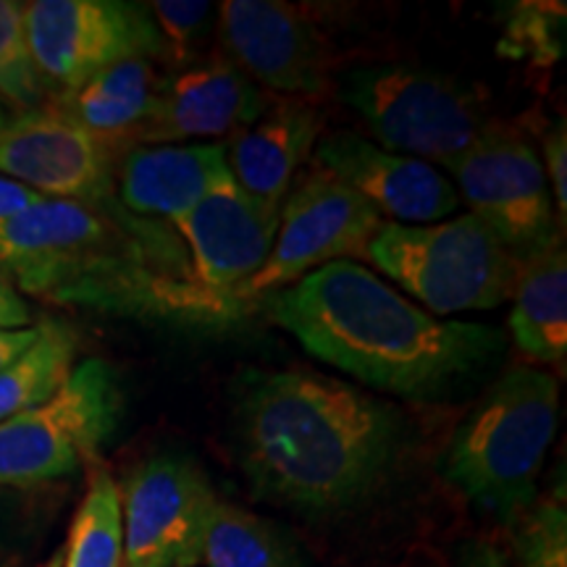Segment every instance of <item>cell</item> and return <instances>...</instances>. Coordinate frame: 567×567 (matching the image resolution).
Wrapping results in <instances>:
<instances>
[{
  "label": "cell",
  "instance_id": "1",
  "mask_svg": "<svg viewBox=\"0 0 567 567\" xmlns=\"http://www.w3.org/2000/svg\"><path fill=\"white\" fill-rule=\"evenodd\" d=\"M0 274L19 292L172 326H226L247 305L197 284L172 224L105 203L40 200L0 221Z\"/></svg>",
  "mask_w": 567,
  "mask_h": 567
},
{
  "label": "cell",
  "instance_id": "2",
  "mask_svg": "<svg viewBox=\"0 0 567 567\" xmlns=\"http://www.w3.org/2000/svg\"><path fill=\"white\" fill-rule=\"evenodd\" d=\"M260 305L316 360L413 402L450 400L505 352L499 329L425 313L354 260L318 268Z\"/></svg>",
  "mask_w": 567,
  "mask_h": 567
},
{
  "label": "cell",
  "instance_id": "3",
  "mask_svg": "<svg viewBox=\"0 0 567 567\" xmlns=\"http://www.w3.org/2000/svg\"><path fill=\"white\" fill-rule=\"evenodd\" d=\"M239 463L255 494L339 513L384 484L402 442L386 402L329 375L250 373L237 400Z\"/></svg>",
  "mask_w": 567,
  "mask_h": 567
},
{
  "label": "cell",
  "instance_id": "4",
  "mask_svg": "<svg viewBox=\"0 0 567 567\" xmlns=\"http://www.w3.org/2000/svg\"><path fill=\"white\" fill-rule=\"evenodd\" d=\"M559 425V384L538 368H513L457 425L444 450V478L505 526L536 502Z\"/></svg>",
  "mask_w": 567,
  "mask_h": 567
},
{
  "label": "cell",
  "instance_id": "5",
  "mask_svg": "<svg viewBox=\"0 0 567 567\" xmlns=\"http://www.w3.org/2000/svg\"><path fill=\"white\" fill-rule=\"evenodd\" d=\"M365 258L431 316L499 308L520 271V260L471 213L436 224L384 221Z\"/></svg>",
  "mask_w": 567,
  "mask_h": 567
},
{
  "label": "cell",
  "instance_id": "6",
  "mask_svg": "<svg viewBox=\"0 0 567 567\" xmlns=\"http://www.w3.org/2000/svg\"><path fill=\"white\" fill-rule=\"evenodd\" d=\"M339 97L363 116L379 147L444 166L488 126L484 95L476 87L405 63L344 71Z\"/></svg>",
  "mask_w": 567,
  "mask_h": 567
},
{
  "label": "cell",
  "instance_id": "7",
  "mask_svg": "<svg viewBox=\"0 0 567 567\" xmlns=\"http://www.w3.org/2000/svg\"><path fill=\"white\" fill-rule=\"evenodd\" d=\"M122 410L113 368L82 360L51 400L0 423V486L30 488L76 473L116 434Z\"/></svg>",
  "mask_w": 567,
  "mask_h": 567
},
{
  "label": "cell",
  "instance_id": "8",
  "mask_svg": "<svg viewBox=\"0 0 567 567\" xmlns=\"http://www.w3.org/2000/svg\"><path fill=\"white\" fill-rule=\"evenodd\" d=\"M446 168L471 216L488 226L517 260L563 243L544 163L513 126L488 122L478 140Z\"/></svg>",
  "mask_w": 567,
  "mask_h": 567
},
{
  "label": "cell",
  "instance_id": "9",
  "mask_svg": "<svg viewBox=\"0 0 567 567\" xmlns=\"http://www.w3.org/2000/svg\"><path fill=\"white\" fill-rule=\"evenodd\" d=\"M384 224L381 213L323 168L310 166L281 203L274 250L260 271L237 292L252 305L292 287L302 276L337 260L365 258V247Z\"/></svg>",
  "mask_w": 567,
  "mask_h": 567
},
{
  "label": "cell",
  "instance_id": "10",
  "mask_svg": "<svg viewBox=\"0 0 567 567\" xmlns=\"http://www.w3.org/2000/svg\"><path fill=\"white\" fill-rule=\"evenodd\" d=\"M24 30L40 80L61 92L113 63L166 55L147 6L122 0H34L24 3Z\"/></svg>",
  "mask_w": 567,
  "mask_h": 567
},
{
  "label": "cell",
  "instance_id": "11",
  "mask_svg": "<svg viewBox=\"0 0 567 567\" xmlns=\"http://www.w3.org/2000/svg\"><path fill=\"white\" fill-rule=\"evenodd\" d=\"M118 158L122 153L53 103L21 111L0 130V176L45 200H113Z\"/></svg>",
  "mask_w": 567,
  "mask_h": 567
},
{
  "label": "cell",
  "instance_id": "12",
  "mask_svg": "<svg viewBox=\"0 0 567 567\" xmlns=\"http://www.w3.org/2000/svg\"><path fill=\"white\" fill-rule=\"evenodd\" d=\"M122 494L124 563L161 559L166 567H197L210 509L208 476L182 455H153L126 476Z\"/></svg>",
  "mask_w": 567,
  "mask_h": 567
},
{
  "label": "cell",
  "instance_id": "13",
  "mask_svg": "<svg viewBox=\"0 0 567 567\" xmlns=\"http://www.w3.org/2000/svg\"><path fill=\"white\" fill-rule=\"evenodd\" d=\"M279 221L281 205L258 200L229 176L172 226L205 292L239 302L237 292L274 250Z\"/></svg>",
  "mask_w": 567,
  "mask_h": 567
},
{
  "label": "cell",
  "instance_id": "14",
  "mask_svg": "<svg viewBox=\"0 0 567 567\" xmlns=\"http://www.w3.org/2000/svg\"><path fill=\"white\" fill-rule=\"evenodd\" d=\"M310 161L371 203L381 218H392V224H436L460 208L455 184L439 168L389 153L358 132L323 134Z\"/></svg>",
  "mask_w": 567,
  "mask_h": 567
},
{
  "label": "cell",
  "instance_id": "15",
  "mask_svg": "<svg viewBox=\"0 0 567 567\" xmlns=\"http://www.w3.org/2000/svg\"><path fill=\"white\" fill-rule=\"evenodd\" d=\"M218 34L231 63L276 92L313 95L326 87L323 40L302 13L274 0H226Z\"/></svg>",
  "mask_w": 567,
  "mask_h": 567
},
{
  "label": "cell",
  "instance_id": "16",
  "mask_svg": "<svg viewBox=\"0 0 567 567\" xmlns=\"http://www.w3.org/2000/svg\"><path fill=\"white\" fill-rule=\"evenodd\" d=\"M268 111L264 90L229 59H208L166 76L140 145L234 137Z\"/></svg>",
  "mask_w": 567,
  "mask_h": 567
},
{
  "label": "cell",
  "instance_id": "17",
  "mask_svg": "<svg viewBox=\"0 0 567 567\" xmlns=\"http://www.w3.org/2000/svg\"><path fill=\"white\" fill-rule=\"evenodd\" d=\"M229 176L221 142L134 145L116 163V200L134 216L172 224Z\"/></svg>",
  "mask_w": 567,
  "mask_h": 567
},
{
  "label": "cell",
  "instance_id": "18",
  "mask_svg": "<svg viewBox=\"0 0 567 567\" xmlns=\"http://www.w3.org/2000/svg\"><path fill=\"white\" fill-rule=\"evenodd\" d=\"M326 118L313 105L284 101L252 126L237 132L226 147L234 182L258 200L281 205L305 161L313 158Z\"/></svg>",
  "mask_w": 567,
  "mask_h": 567
},
{
  "label": "cell",
  "instance_id": "19",
  "mask_svg": "<svg viewBox=\"0 0 567 567\" xmlns=\"http://www.w3.org/2000/svg\"><path fill=\"white\" fill-rule=\"evenodd\" d=\"M163 80L166 76L158 74L151 59H130L113 63L82 87L61 92L53 105L124 155L140 145L142 132L151 124Z\"/></svg>",
  "mask_w": 567,
  "mask_h": 567
},
{
  "label": "cell",
  "instance_id": "20",
  "mask_svg": "<svg viewBox=\"0 0 567 567\" xmlns=\"http://www.w3.org/2000/svg\"><path fill=\"white\" fill-rule=\"evenodd\" d=\"M509 331L517 352L544 365L567 354V255L565 243L520 260Z\"/></svg>",
  "mask_w": 567,
  "mask_h": 567
},
{
  "label": "cell",
  "instance_id": "21",
  "mask_svg": "<svg viewBox=\"0 0 567 567\" xmlns=\"http://www.w3.org/2000/svg\"><path fill=\"white\" fill-rule=\"evenodd\" d=\"M205 567H308L295 538L271 520L216 499L203 536Z\"/></svg>",
  "mask_w": 567,
  "mask_h": 567
},
{
  "label": "cell",
  "instance_id": "22",
  "mask_svg": "<svg viewBox=\"0 0 567 567\" xmlns=\"http://www.w3.org/2000/svg\"><path fill=\"white\" fill-rule=\"evenodd\" d=\"M76 337L66 323L40 321V337L0 371V423L42 405L74 371Z\"/></svg>",
  "mask_w": 567,
  "mask_h": 567
},
{
  "label": "cell",
  "instance_id": "23",
  "mask_svg": "<svg viewBox=\"0 0 567 567\" xmlns=\"http://www.w3.org/2000/svg\"><path fill=\"white\" fill-rule=\"evenodd\" d=\"M63 567H122L124 517L118 484L105 471L90 478L69 530Z\"/></svg>",
  "mask_w": 567,
  "mask_h": 567
},
{
  "label": "cell",
  "instance_id": "24",
  "mask_svg": "<svg viewBox=\"0 0 567 567\" xmlns=\"http://www.w3.org/2000/svg\"><path fill=\"white\" fill-rule=\"evenodd\" d=\"M499 51L517 61L551 66L565 51L563 3H513L505 19Z\"/></svg>",
  "mask_w": 567,
  "mask_h": 567
},
{
  "label": "cell",
  "instance_id": "25",
  "mask_svg": "<svg viewBox=\"0 0 567 567\" xmlns=\"http://www.w3.org/2000/svg\"><path fill=\"white\" fill-rule=\"evenodd\" d=\"M42 80L24 30V3L0 0V97L21 111L40 105Z\"/></svg>",
  "mask_w": 567,
  "mask_h": 567
},
{
  "label": "cell",
  "instance_id": "26",
  "mask_svg": "<svg viewBox=\"0 0 567 567\" xmlns=\"http://www.w3.org/2000/svg\"><path fill=\"white\" fill-rule=\"evenodd\" d=\"M517 567H567V513L563 496L534 502L515 523Z\"/></svg>",
  "mask_w": 567,
  "mask_h": 567
},
{
  "label": "cell",
  "instance_id": "27",
  "mask_svg": "<svg viewBox=\"0 0 567 567\" xmlns=\"http://www.w3.org/2000/svg\"><path fill=\"white\" fill-rule=\"evenodd\" d=\"M210 3H197V0H158L147 6L155 30L163 40V51L182 59V53H189L200 45V40L208 32Z\"/></svg>",
  "mask_w": 567,
  "mask_h": 567
},
{
  "label": "cell",
  "instance_id": "28",
  "mask_svg": "<svg viewBox=\"0 0 567 567\" xmlns=\"http://www.w3.org/2000/svg\"><path fill=\"white\" fill-rule=\"evenodd\" d=\"M544 174L549 179V193L551 203H555L557 224L559 229H565L567 221V132L565 122H559L555 130H551L547 137H544Z\"/></svg>",
  "mask_w": 567,
  "mask_h": 567
},
{
  "label": "cell",
  "instance_id": "29",
  "mask_svg": "<svg viewBox=\"0 0 567 567\" xmlns=\"http://www.w3.org/2000/svg\"><path fill=\"white\" fill-rule=\"evenodd\" d=\"M32 326V310L13 284L0 274V329Z\"/></svg>",
  "mask_w": 567,
  "mask_h": 567
},
{
  "label": "cell",
  "instance_id": "30",
  "mask_svg": "<svg viewBox=\"0 0 567 567\" xmlns=\"http://www.w3.org/2000/svg\"><path fill=\"white\" fill-rule=\"evenodd\" d=\"M38 337L40 323L24 326V329H0V371L30 350V347L38 342Z\"/></svg>",
  "mask_w": 567,
  "mask_h": 567
},
{
  "label": "cell",
  "instance_id": "31",
  "mask_svg": "<svg viewBox=\"0 0 567 567\" xmlns=\"http://www.w3.org/2000/svg\"><path fill=\"white\" fill-rule=\"evenodd\" d=\"M40 200H45V197L34 195L32 189L21 187V184L0 176V221L19 216L21 210L32 208V205H38Z\"/></svg>",
  "mask_w": 567,
  "mask_h": 567
},
{
  "label": "cell",
  "instance_id": "32",
  "mask_svg": "<svg viewBox=\"0 0 567 567\" xmlns=\"http://www.w3.org/2000/svg\"><path fill=\"white\" fill-rule=\"evenodd\" d=\"M460 567H507V563L492 544L473 542L460 555Z\"/></svg>",
  "mask_w": 567,
  "mask_h": 567
},
{
  "label": "cell",
  "instance_id": "33",
  "mask_svg": "<svg viewBox=\"0 0 567 567\" xmlns=\"http://www.w3.org/2000/svg\"><path fill=\"white\" fill-rule=\"evenodd\" d=\"M122 567H166V563H161V559H145V563H124Z\"/></svg>",
  "mask_w": 567,
  "mask_h": 567
},
{
  "label": "cell",
  "instance_id": "34",
  "mask_svg": "<svg viewBox=\"0 0 567 567\" xmlns=\"http://www.w3.org/2000/svg\"><path fill=\"white\" fill-rule=\"evenodd\" d=\"M45 567H63V551H61V549L55 551V555H53L51 559H48Z\"/></svg>",
  "mask_w": 567,
  "mask_h": 567
},
{
  "label": "cell",
  "instance_id": "35",
  "mask_svg": "<svg viewBox=\"0 0 567 567\" xmlns=\"http://www.w3.org/2000/svg\"><path fill=\"white\" fill-rule=\"evenodd\" d=\"M6 122H9V118H6V111H3V105H0V130H3Z\"/></svg>",
  "mask_w": 567,
  "mask_h": 567
}]
</instances>
